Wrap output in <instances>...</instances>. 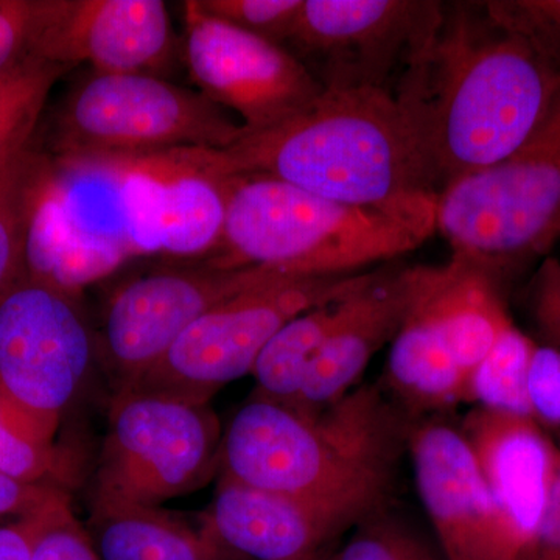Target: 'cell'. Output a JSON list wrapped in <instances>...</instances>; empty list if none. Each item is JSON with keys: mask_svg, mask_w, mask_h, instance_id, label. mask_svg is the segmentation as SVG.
I'll use <instances>...</instances> for the list:
<instances>
[{"mask_svg": "<svg viewBox=\"0 0 560 560\" xmlns=\"http://www.w3.org/2000/svg\"><path fill=\"white\" fill-rule=\"evenodd\" d=\"M559 81L482 2H444L440 25L393 90L438 198L510 156Z\"/></svg>", "mask_w": 560, "mask_h": 560, "instance_id": "cell-1", "label": "cell"}, {"mask_svg": "<svg viewBox=\"0 0 560 560\" xmlns=\"http://www.w3.org/2000/svg\"><path fill=\"white\" fill-rule=\"evenodd\" d=\"M210 175H259L374 210L423 238L436 232L438 194L388 91H324L301 116L224 150H183Z\"/></svg>", "mask_w": 560, "mask_h": 560, "instance_id": "cell-2", "label": "cell"}, {"mask_svg": "<svg viewBox=\"0 0 560 560\" xmlns=\"http://www.w3.org/2000/svg\"><path fill=\"white\" fill-rule=\"evenodd\" d=\"M416 420L374 383L316 411L253 396L224 430L220 477L375 514L388 506Z\"/></svg>", "mask_w": 560, "mask_h": 560, "instance_id": "cell-3", "label": "cell"}, {"mask_svg": "<svg viewBox=\"0 0 560 560\" xmlns=\"http://www.w3.org/2000/svg\"><path fill=\"white\" fill-rule=\"evenodd\" d=\"M226 219L205 265L265 268L289 278H337L374 270L425 238L400 221L298 189L268 176L220 178Z\"/></svg>", "mask_w": 560, "mask_h": 560, "instance_id": "cell-4", "label": "cell"}, {"mask_svg": "<svg viewBox=\"0 0 560 560\" xmlns=\"http://www.w3.org/2000/svg\"><path fill=\"white\" fill-rule=\"evenodd\" d=\"M243 136L241 121L201 92L149 73L92 70L55 110L43 150L61 161H135L224 150Z\"/></svg>", "mask_w": 560, "mask_h": 560, "instance_id": "cell-5", "label": "cell"}, {"mask_svg": "<svg viewBox=\"0 0 560 560\" xmlns=\"http://www.w3.org/2000/svg\"><path fill=\"white\" fill-rule=\"evenodd\" d=\"M452 254L503 282L560 238V81L528 138L492 167L453 184L436 205Z\"/></svg>", "mask_w": 560, "mask_h": 560, "instance_id": "cell-6", "label": "cell"}, {"mask_svg": "<svg viewBox=\"0 0 560 560\" xmlns=\"http://www.w3.org/2000/svg\"><path fill=\"white\" fill-rule=\"evenodd\" d=\"M95 361L79 296L25 272L0 294V399L36 440L54 444Z\"/></svg>", "mask_w": 560, "mask_h": 560, "instance_id": "cell-7", "label": "cell"}, {"mask_svg": "<svg viewBox=\"0 0 560 560\" xmlns=\"http://www.w3.org/2000/svg\"><path fill=\"white\" fill-rule=\"evenodd\" d=\"M371 271L337 278L271 276L206 312L125 389L209 404L223 386L253 374L261 350L287 323L357 289Z\"/></svg>", "mask_w": 560, "mask_h": 560, "instance_id": "cell-8", "label": "cell"}, {"mask_svg": "<svg viewBox=\"0 0 560 560\" xmlns=\"http://www.w3.org/2000/svg\"><path fill=\"white\" fill-rule=\"evenodd\" d=\"M223 434L209 404L117 390L95 490L147 506L189 495L220 474Z\"/></svg>", "mask_w": 560, "mask_h": 560, "instance_id": "cell-9", "label": "cell"}, {"mask_svg": "<svg viewBox=\"0 0 560 560\" xmlns=\"http://www.w3.org/2000/svg\"><path fill=\"white\" fill-rule=\"evenodd\" d=\"M440 0H304L285 49L324 91L393 94L440 25Z\"/></svg>", "mask_w": 560, "mask_h": 560, "instance_id": "cell-10", "label": "cell"}, {"mask_svg": "<svg viewBox=\"0 0 560 560\" xmlns=\"http://www.w3.org/2000/svg\"><path fill=\"white\" fill-rule=\"evenodd\" d=\"M184 60L198 92L241 117L246 135L278 128L315 105L323 86L285 47L184 3Z\"/></svg>", "mask_w": 560, "mask_h": 560, "instance_id": "cell-11", "label": "cell"}, {"mask_svg": "<svg viewBox=\"0 0 560 560\" xmlns=\"http://www.w3.org/2000/svg\"><path fill=\"white\" fill-rule=\"evenodd\" d=\"M275 275L265 268L219 270L202 264L124 283L106 305L97 337L98 361L116 382V393L147 374L210 308Z\"/></svg>", "mask_w": 560, "mask_h": 560, "instance_id": "cell-12", "label": "cell"}, {"mask_svg": "<svg viewBox=\"0 0 560 560\" xmlns=\"http://www.w3.org/2000/svg\"><path fill=\"white\" fill-rule=\"evenodd\" d=\"M488 485L490 560H537L541 523L559 467V445L529 416L474 407L459 427Z\"/></svg>", "mask_w": 560, "mask_h": 560, "instance_id": "cell-13", "label": "cell"}, {"mask_svg": "<svg viewBox=\"0 0 560 560\" xmlns=\"http://www.w3.org/2000/svg\"><path fill=\"white\" fill-rule=\"evenodd\" d=\"M116 162L121 171L128 235L138 254L212 256L226 219L219 176L201 171L180 150Z\"/></svg>", "mask_w": 560, "mask_h": 560, "instance_id": "cell-14", "label": "cell"}, {"mask_svg": "<svg viewBox=\"0 0 560 560\" xmlns=\"http://www.w3.org/2000/svg\"><path fill=\"white\" fill-rule=\"evenodd\" d=\"M171 14L161 0H50L33 58L94 72L162 77L175 58Z\"/></svg>", "mask_w": 560, "mask_h": 560, "instance_id": "cell-15", "label": "cell"}, {"mask_svg": "<svg viewBox=\"0 0 560 560\" xmlns=\"http://www.w3.org/2000/svg\"><path fill=\"white\" fill-rule=\"evenodd\" d=\"M368 517L353 508L291 499L220 477L201 525L246 560H319Z\"/></svg>", "mask_w": 560, "mask_h": 560, "instance_id": "cell-16", "label": "cell"}, {"mask_svg": "<svg viewBox=\"0 0 560 560\" xmlns=\"http://www.w3.org/2000/svg\"><path fill=\"white\" fill-rule=\"evenodd\" d=\"M408 453L442 560L492 559V501L460 430L442 419L416 420Z\"/></svg>", "mask_w": 560, "mask_h": 560, "instance_id": "cell-17", "label": "cell"}, {"mask_svg": "<svg viewBox=\"0 0 560 560\" xmlns=\"http://www.w3.org/2000/svg\"><path fill=\"white\" fill-rule=\"evenodd\" d=\"M416 278L418 267L394 260L372 270L366 282L346 294L340 319L290 407L320 410L359 386L372 357L399 334L415 300Z\"/></svg>", "mask_w": 560, "mask_h": 560, "instance_id": "cell-18", "label": "cell"}, {"mask_svg": "<svg viewBox=\"0 0 560 560\" xmlns=\"http://www.w3.org/2000/svg\"><path fill=\"white\" fill-rule=\"evenodd\" d=\"M412 307L436 327L467 375L512 324L501 280L455 254L442 267H418Z\"/></svg>", "mask_w": 560, "mask_h": 560, "instance_id": "cell-19", "label": "cell"}, {"mask_svg": "<svg viewBox=\"0 0 560 560\" xmlns=\"http://www.w3.org/2000/svg\"><path fill=\"white\" fill-rule=\"evenodd\" d=\"M101 560H246L160 506L132 503L95 490L84 525Z\"/></svg>", "mask_w": 560, "mask_h": 560, "instance_id": "cell-20", "label": "cell"}, {"mask_svg": "<svg viewBox=\"0 0 560 560\" xmlns=\"http://www.w3.org/2000/svg\"><path fill=\"white\" fill-rule=\"evenodd\" d=\"M467 372L436 327L415 307L390 342L385 388L412 418L466 401Z\"/></svg>", "mask_w": 560, "mask_h": 560, "instance_id": "cell-21", "label": "cell"}, {"mask_svg": "<svg viewBox=\"0 0 560 560\" xmlns=\"http://www.w3.org/2000/svg\"><path fill=\"white\" fill-rule=\"evenodd\" d=\"M350 291L301 313L275 335L250 374L256 381L253 396L283 405L296 401L308 368L340 319L342 300Z\"/></svg>", "mask_w": 560, "mask_h": 560, "instance_id": "cell-22", "label": "cell"}, {"mask_svg": "<svg viewBox=\"0 0 560 560\" xmlns=\"http://www.w3.org/2000/svg\"><path fill=\"white\" fill-rule=\"evenodd\" d=\"M49 167L36 138L0 158V294L24 272L28 226Z\"/></svg>", "mask_w": 560, "mask_h": 560, "instance_id": "cell-23", "label": "cell"}, {"mask_svg": "<svg viewBox=\"0 0 560 560\" xmlns=\"http://www.w3.org/2000/svg\"><path fill=\"white\" fill-rule=\"evenodd\" d=\"M534 340L514 323L470 371L466 404L486 410L529 416L528 371Z\"/></svg>", "mask_w": 560, "mask_h": 560, "instance_id": "cell-24", "label": "cell"}, {"mask_svg": "<svg viewBox=\"0 0 560 560\" xmlns=\"http://www.w3.org/2000/svg\"><path fill=\"white\" fill-rule=\"evenodd\" d=\"M70 70L28 58L9 72L0 73V158L36 138L50 91Z\"/></svg>", "mask_w": 560, "mask_h": 560, "instance_id": "cell-25", "label": "cell"}, {"mask_svg": "<svg viewBox=\"0 0 560 560\" xmlns=\"http://www.w3.org/2000/svg\"><path fill=\"white\" fill-rule=\"evenodd\" d=\"M330 560H442L407 523L382 510L364 518Z\"/></svg>", "mask_w": 560, "mask_h": 560, "instance_id": "cell-26", "label": "cell"}, {"mask_svg": "<svg viewBox=\"0 0 560 560\" xmlns=\"http://www.w3.org/2000/svg\"><path fill=\"white\" fill-rule=\"evenodd\" d=\"M486 11L560 73V0H488Z\"/></svg>", "mask_w": 560, "mask_h": 560, "instance_id": "cell-27", "label": "cell"}, {"mask_svg": "<svg viewBox=\"0 0 560 560\" xmlns=\"http://www.w3.org/2000/svg\"><path fill=\"white\" fill-rule=\"evenodd\" d=\"M198 9L232 27L285 46L304 0H195Z\"/></svg>", "mask_w": 560, "mask_h": 560, "instance_id": "cell-28", "label": "cell"}, {"mask_svg": "<svg viewBox=\"0 0 560 560\" xmlns=\"http://www.w3.org/2000/svg\"><path fill=\"white\" fill-rule=\"evenodd\" d=\"M60 459L54 444L36 440L0 399V474L28 485L57 486L51 480Z\"/></svg>", "mask_w": 560, "mask_h": 560, "instance_id": "cell-29", "label": "cell"}, {"mask_svg": "<svg viewBox=\"0 0 560 560\" xmlns=\"http://www.w3.org/2000/svg\"><path fill=\"white\" fill-rule=\"evenodd\" d=\"M50 0H0V73L33 58Z\"/></svg>", "mask_w": 560, "mask_h": 560, "instance_id": "cell-30", "label": "cell"}, {"mask_svg": "<svg viewBox=\"0 0 560 560\" xmlns=\"http://www.w3.org/2000/svg\"><path fill=\"white\" fill-rule=\"evenodd\" d=\"M31 560H101L70 510L68 493L55 501L36 536Z\"/></svg>", "mask_w": 560, "mask_h": 560, "instance_id": "cell-31", "label": "cell"}, {"mask_svg": "<svg viewBox=\"0 0 560 560\" xmlns=\"http://www.w3.org/2000/svg\"><path fill=\"white\" fill-rule=\"evenodd\" d=\"M526 390L530 418L548 433L560 431V348L534 341Z\"/></svg>", "mask_w": 560, "mask_h": 560, "instance_id": "cell-32", "label": "cell"}, {"mask_svg": "<svg viewBox=\"0 0 560 560\" xmlns=\"http://www.w3.org/2000/svg\"><path fill=\"white\" fill-rule=\"evenodd\" d=\"M526 305L536 342L560 348V260L547 257L530 279Z\"/></svg>", "mask_w": 560, "mask_h": 560, "instance_id": "cell-33", "label": "cell"}, {"mask_svg": "<svg viewBox=\"0 0 560 560\" xmlns=\"http://www.w3.org/2000/svg\"><path fill=\"white\" fill-rule=\"evenodd\" d=\"M65 490L50 485H28L0 474V518H21L46 508Z\"/></svg>", "mask_w": 560, "mask_h": 560, "instance_id": "cell-34", "label": "cell"}, {"mask_svg": "<svg viewBox=\"0 0 560 560\" xmlns=\"http://www.w3.org/2000/svg\"><path fill=\"white\" fill-rule=\"evenodd\" d=\"M65 493H61L58 499H61ZM57 500L51 501L38 512L0 525V560H31L33 544L43 528L47 511Z\"/></svg>", "mask_w": 560, "mask_h": 560, "instance_id": "cell-35", "label": "cell"}, {"mask_svg": "<svg viewBox=\"0 0 560 560\" xmlns=\"http://www.w3.org/2000/svg\"><path fill=\"white\" fill-rule=\"evenodd\" d=\"M558 445L560 453V438ZM537 560H560V459L544 523H541Z\"/></svg>", "mask_w": 560, "mask_h": 560, "instance_id": "cell-36", "label": "cell"}, {"mask_svg": "<svg viewBox=\"0 0 560 560\" xmlns=\"http://www.w3.org/2000/svg\"><path fill=\"white\" fill-rule=\"evenodd\" d=\"M330 559H331V556H327V558L319 559V560H330Z\"/></svg>", "mask_w": 560, "mask_h": 560, "instance_id": "cell-37", "label": "cell"}]
</instances>
